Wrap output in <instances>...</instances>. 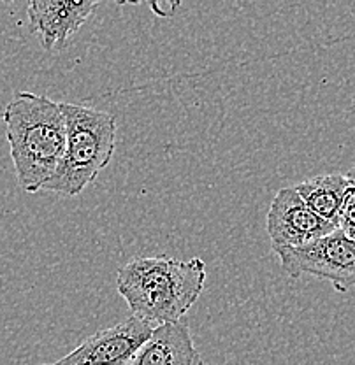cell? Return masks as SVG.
Instances as JSON below:
<instances>
[{
    "mask_svg": "<svg viewBox=\"0 0 355 365\" xmlns=\"http://www.w3.org/2000/svg\"><path fill=\"white\" fill-rule=\"evenodd\" d=\"M206 284V264L199 257H137L118 269L116 290L132 317L151 325L181 322Z\"/></svg>",
    "mask_w": 355,
    "mask_h": 365,
    "instance_id": "1",
    "label": "cell"
},
{
    "mask_svg": "<svg viewBox=\"0 0 355 365\" xmlns=\"http://www.w3.org/2000/svg\"><path fill=\"white\" fill-rule=\"evenodd\" d=\"M18 185L37 193L59 169L67 146L60 102L32 91H18L2 114Z\"/></svg>",
    "mask_w": 355,
    "mask_h": 365,
    "instance_id": "2",
    "label": "cell"
},
{
    "mask_svg": "<svg viewBox=\"0 0 355 365\" xmlns=\"http://www.w3.org/2000/svg\"><path fill=\"white\" fill-rule=\"evenodd\" d=\"M60 108L67 127L66 153L43 190L76 197L111 162L116 146V118L81 104L60 102Z\"/></svg>",
    "mask_w": 355,
    "mask_h": 365,
    "instance_id": "3",
    "label": "cell"
},
{
    "mask_svg": "<svg viewBox=\"0 0 355 365\" xmlns=\"http://www.w3.org/2000/svg\"><path fill=\"white\" fill-rule=\"evenodd\" d=\"M281 269L292 279L319 277L339 294L355 288V239L336 228L331 234L299 248L273 250Z\"/></svg>",
    "mask_w": 355,
    "mask_h": 365,
    "instance_id": "4",
    "label": "cell"
},
{
    "mask_svg": "<svg viewBox=\"0 0 355 365\" xmlns=\"http://www.w3.org/2000/svg\"><path fill=\"white\" fill-rule=\"evenodd\" d=\"M266 230L273 250L299 248L336 230L311 211L294 186L281 188L269 205Z\"/></svg>",
    "mask_w": 355,
    "mask_h": 365,
    "instance_id": "5",
    "label": "cell"
},
{
    "mask_svg": "<svg viewBox=\"0 0 355 365\" xmlns=\"http://www.w3.org/2000/svg\"><path fill=\"white\" fill-rule=\"evenodd\" d=\"M154 325L129 317L111 329L95 332L78 348L53 364L44 365H127L137 349L150 339Z\"/></svg>",
    "mask_w": 355,
    "mask_h": 365,
    "instance_id": "6",
    "label": "cell"
},
{
    "mask_svg": "<svg viewBox=\"0 0 355 365\" xmlns=\"http://www.w3.org/2000/svg\"><path fill=\"white\" fill-rule=\"evenodd\" d=\"M97 7L91 0H32L26 7L32 32L44 49H60L85 25Z\"/></svg>",
    "mask_w": 355,
    "mask_h": 365,
    "instance_id": "7",
    "label": "cell"
},
{
    "mask_svg": "<svg viewBox=\"0 0 355 365\" xmlns=\"http://www.w3.org/2000/svg\"><path fill=\"white\" fill-rule=\"evenodd\" d=\"M127 365H204V360L194 344L189 323L181 319L154 327L150 339Z\"/></svg>",
    "mask_w": 355,
    "mask_h": 365,
    "instance_id": "8",
    "label": "cell"
},
{
    "mask_svg": "<svg viewBox=\"0 0 355 365\" xmlns=\"http://www.w3.org/2000/svg\"><path fill=\"white\" fill-rule=\"evenodd\" d=\"M297 190L310 209L327 223L339 228V215H341L343 200H345L349 178L346 174H322L299 182Z\"/></svg>",
    "mask_w": 355,
    "mask_h": 365,
    "instance_id": "9",
    "label": "cell"
},
{
    "mask_svg": "<svg viewBox=\"0 0 355 365\" xmlns=\"http://www.w3.org/2000/svg\"><path fill=\"white\" fill-rule=\"evenodd\" d=\"M346 178H349V180H350V181H354V182H355V169H352V170H350V173H349V174H346Z\"/></svg>",
    "mask_w": 355,
    "mask_h": 365,
    "instance_id": "10",
    "label": "cell"
}]
</instances>
